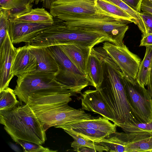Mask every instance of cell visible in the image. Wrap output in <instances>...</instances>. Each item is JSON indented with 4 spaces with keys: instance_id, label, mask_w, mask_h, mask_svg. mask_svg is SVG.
<instances>
[{
    "instance_id": "3",
    "label": "cell",
    "mask_w": 152,
    "mask_h": 152,
    "mask_svg": "<svg viewBox=\"0 0 152 152\" xmlns=\"http://www.w3.org/2000/svg\"><path fill=\"white\" fill-rule=\"evenodd\" d=\"M0 123L13 140L19 139L42 145L47 140L43 125L27 104L19 103L0 110Z\"/></svg>"
},
{
    "instance_id": "20",
    "label": "cell",
    "mask_w": 152,
    "mask_h": 152,
    "mask_svg": "<svg viewBox=\"0 0 152 152\" xmlns=\"http://www.w3.org/2000/svg\"><path fill=\"white\" fill-rule=\"evenodd\" d=\"M9 20L14 23H37L48 26L54 22L53 17L43 7L32 9L29 12Z\"/></svg>"
},
{
    "instance_id": "23",
    "label": "cell",
    "mask_w": 152,
    "mask_h": 152,
    "mask_svg": "<svg viewBox=\"0 0 152 152\" xmlns=\"http://www.w3.org/2000/svg\"><path fill=\"white\" fill-rule=\"evenodd\" d=\"M96 4L103 11L129 23L135 24V21L129 14L116 5L105 0H96Z\"/></svg>"
},
{
    "instance_id": "10",
    "label": "cell",
    "mask_w": 152,
    "mask_h": 152,
    "mask_svg": "<svg viewBox=\"0 0 152 152\" xmlns=\"http://www.w3.org/2000/svg\"><path fill=\"white\" fill-rule=\"evenodd\" d=\"M50 12L54 18L94 14L103 11L96 6V0H54Z\"/></svg>"
},
{
    "instance_id": "28",
    "label": "cell",
    "mask_w": 152,
    "mask_h": 152,
    "mask_svg": "<svg viewBox=\"0 0 152 152\" xmlns=\"http://www.w3.org/2000/svg\"><path fill=\"white\" fill-rule=\"evenodd\" d=\"M117 6L129 14L135 22L138 28L141 26L142 20L140 12L137 11L129 6L122 0H105Z\"/></svg>"
},
{
    "instance_id": "35",
    "label": "cell",
    "mask_w": 152,
    "mask_h": 152,
    "mask_svg": "<svg viewBox=\"0 0 152 152\" xmlns=\"http://www.w3.org/2000/svg\"><path fill=\"white\" fill-rule=\"evenodd\" d=\"M152 45V33L142 35L140 46Z\"/></svg>"
},
{
    "instance_id": "11",
    "label": "cell",
    "mask_w": 152,
    "mask_h": 152,
    "mask_svg": "<svg viewBox=\"0 0 152 152\" xmlns=\"http://www.w3.org/2000/svg\"><path fill=\"white\" fill-rule=\"evenodd\" d=\"M16 48L13 45L10 38L9 31L0 45V91L8 87L14 77L10 71Z\"/></svg>"
},
{
    "instance_id": "27",
    "label": "cell",
    "mask_w": 152,
    "mask_h": 152,
    "mask_svg": "<svg viewBox=\"0 0 152 152\" xmlns=\"http://www.w3.org/2000/svg\"><path fill=\"white\" fill-rule=\"evenodd\" d=\"M126 152H152V136L126 145Z\"/></svg>"
},
{
    "instance_id": "19",
    "label": "cell",
    "mask_w": 152,
    "mask_h": 152,
    "mask_svg": "<svg viewBox=\"0 0 152 152\" xmlns=\"http://www.w3.org/2000/svg\"><path fill=\"white\" fill-rule=\"evenodd\" d=\"M119 127L125 133L127 143L152 136V121L121 124Z\"/></svg>"
},
{
    "instance_id": "9",
    "label": "cell",
    "mask_w": 152,
    "mask_h": 152,
    "mask_svg": "<svg viewBox=\"0 0 152 152\" xmlns=\"http://www.w3.org/2000/svg\"><path fill=\"white\" fill-rule=\"evenodd\" d=\"M129 102L135 114L142 122L152 121V98L147 89L137 83L133 84L123 77Z\"/></svg>"
},
{
    "instance_id": "16",
    "label": "cell",
    "mask_w": 152,
    "mask_h": 152,
    "mask_svg": "<svg viewBox=\"0 0 152 152\" xmlns=\"http://www.w3.org/2000/svg\"><path fill=\"white\" fill-rule=\"evenodd\" d=\"M104 117H92L88 120L71 122L57 127L64 130L66 129L86 128L94 129L104 132L110 134L116 132L117 126Z\"/></svg>"
},
{
    "instance_id": "1",
    "label": "cell",
    "mask_w": 152,
    "mask_h": 152,
    "mask_svg": "<svg viewBox=\"0 0 152 152\" xmlns=\"http://www.w3.org/2000/svg\"><path fill=\"white\" fill-rule=\"evenodd\" d=\"M103 77L97 89L113 114L115 124H121L141 122L133 111L126 95L121 69L104 50L102 52Z\"/></svg>"
},
{
    "instance_id": "32",
    "label": "cell",
    "mask_w": 152,
    "mask_h": 152,
    "mask_svg": "<svg viewBox=\"0 0 152 152\" xmlns=\"http://www.w3.org/2000/svg\"><path fill=\"white\" fill-rule=\"evenodd\" d=\"M9 20L6 12L0 10V45L4 40L9 31Z\"/></svg>"
},
{
    "instance_id": "36",
    "label": "cell",
    "mask_w": 152,
    "mask_h": 152,
    "mask_svg": "<svg viewBox=\"0 0 152 152\" xmlns=\"http://www.w3.org/2000/svg\"><path fill=\"white\" fill-rule=\"evenodd\" d=\"M142 12H145L152 14V2L149 0H143L141 6Z\"/></svg>"
},
{
    "instance_id": "22",
    "label": "cell",
    "mask_w": 152,
    "mask_h": 152,
    "mask_svg": "<svg viewBox=\"0 0 152 152\" xmlns=\"http://www.w3.org/2000/svg\"><path fill=\"white\" fill-rule=\"evenodd\" d=\"M145 47V55L141 61L136 79L137 83L143 88H145L147 85L152 62V45H148Z\"/></svg>"
},
{
    "instance_id": "41",
    "label": "cell",
    "mask_w": 152,
    "mask_h": 152,
    "mask_svg": "<svg viewBox=\"0 0 152 152\" xmlns=\"http://www.w3.org/2000/svg\"><path fill=\"white\" fill-rule=\"evenodd\" d=\"M151 1L152 2V0H149Z\"/></svg>"
},
{
    "instance_id": "2",
    "label": "cell",
    "mask_w": 152,
    "mask_h": 152,
    "mask_svg": "<svg viewBox=\"0 0 152 152\" xmlns=\"http://www.w3.org/2000/svg\"><path fill=\"white\" fill-rule=\"evenodd\" d=\"M74 94L63 93L35 94L28 98L27 104L44 125L45 131L76 121L92 117L83 109L69 106Z\"/></svg>"
},
{
    "instance_id": "34",
    "label": "cell",
    "mask_w": 152,
    "mask_h": 152,
    "mask_svg": "<svg viewBox=\"0 0 152 152\" xmlns=\"http://www.w3.org/2000/svg\"><path fill=\"white\" fill-rule=\"evenodd\" d=\"M127 4L139 12H141V6L143 0H122Z\"/></svg>"
},
{
    "instance_id": "18",
    "label": "cell",
    "mask_w": 152,
    "mask_h": 152,
    "mask_svg": "<svg viewBox=\"0 0 152 152\" xmlns=\"http://www.w3.org/2000/svg\"><path fill=\"white\" fill-rule=\"evenodd\" d=\"M101 49L102 47L92 48L87 64L88 76L96 89L99 88L103 80V70Z\"/></svg>"
},
{
    "instance_id": "6",
    "label": "cell",
    "mask_w": 152,
    "mask_h": 152,
    "mask_svg": "<svg viewBox=\"0 0 152 152\" xmlns=\"http://www.w3.org/2000/svg\"><path fill=\"white\" fill-rule=\"evenodd\" d=\"M55 74L33 72L18 77L14 90L20 102L27 104L28 97L35 94L63 93L75 94L66 86L58 82Z\"/></svg>"
},
{
    "instance_id": "25",
    "label": "cell",
    "mask_w": 152,
    "mask_h": 152,
    "mask_svg": "<svg viewBox=\"0 0 152 152\" xmlns=\"http://www.w3.org/2000/svg\"><path fill=\"white\" fill-rule=\"evenodd\" d=\"M65 132L74 139V140L72 143L71 146L75 151H77L79 148L82 146L90 148L99 152L108 151V149L104 146L86 140L78 135L68 131Z\"/></svg>"
},
{
    "instance_id": "38",
    "label": "cell",
    "mask_w": 152,
    "mask_h": 152,
    "mask_svg": "<svg viewBox=\"0 0 152 152\" xmlns=\"http://www.w3.org/2000/svg\"><path fill=\"white\" fill-rule=\"evenodd\" d=\"M53 0H28V1L31 3H34L37 4L39 2H42L44 7L49 9L51 3Z\"/></svg>"
},
{
    "instance_id": "5",
    "label": "cell",
    "mask_w": 152,
    "mask_h": 152,
    "mask_svg": "<svg viewBox=\"0 0 152 152\" xmlns=\"http://www.w3.org/2000/svg\"><path fill=\"white\" fill-rule=\"evenodd\" d=\"M42 41L46 47L72 44L92 48L110 40L107 36L101 34L68 27L63 20L55 18L53 24L44 31Z\"/></svg>"
},
{
    "instance_id": "29",
    "label": "cell",
    "mask_w": 152,
    "mask_h": 152,
    "mask_svg": "<svg viewBox=\"0 0 152 152\" xmlns=\"http://www.w3.org/2000/svg\"><path fill=\"white\" fill-rule=\"evenodd\" d=\"M22 147L24 152H55L57 151L50 150L41 145L19 139L13 140Z\"/></svg>"
},
{
    "instance_id": "39",
    "label": "cell",
    "mask_w": 152,
    "mask_h": 152,
    "mask_svg": "<svg viewBox=\"0 0 152 152\" xmlns=\"http://www.w3.org/2000/svg\"><path fill=\"white\" fill-rule=\"evenodd\" d=\"M78 152H96L97 151L93 148L85 147H81L78 148L77 151Z\"/></svg>"
},
{
    "instance_id": "21",
    "label": "cell",
    "mask_w": 152,
    "mask_h": 152,
    "mask_svg": "<svg viewBox=\"0 0 152 152\" xmlns=\"http://www.w3.org/2000/svg\"><path fill=\"white\" fill-rule=\"evenodd\" d=\"M125 132L116 131L108 135L98 143L104 146L111 152H126L127 143Z\"/></svg>"
},
{
    "instance_id": "13",
    "label": "cell",
    "mask_w": 152,
    "mask_h": 152,
    "mask_svg": "<svg viewBox=\"0 0 152 152\" xmlns=\"http://www.w3.org/2000/svg\"><path fill=\"white\" fill-rule=\"evenodd\" d=\"M37 63L35 56L30 51L27 45L16 48L11 66L10 74L18 77L35 71Z\"/></svg>"
},
{
    "instance_id": "37",
    "label": "cell",
    "mask_w": 152,
    "mask_h": 152,
    "mask_svg": "<svg viewBox=\"0 0 152 152\" xmlns=\"http://www.w3.org/2000/svg\"><path fill=\"white\" fill-rule=\"evenodd\" d=\"M147 86V89L152 98V62L148 75Z\"/></svg>"
},
{
    "instance_id": "24",
    "label": "cell",
    "mask_w": 152,
    "mask_h": 152,
    "mask_svg": "<svg viewBox=\"0 0 152 152\" xmlns=\"http://www.w3.org/2000/svg\"><path fill=\"white\" fill-rule=\"evenodd\" d=\"M78 135L85 139L98 144L109 134L100 130L86 128H77L64 130Z\"/></svg>"
},
{
    "instance_id": "14",
    "label": "cell",
    "mask_w": 152,
    "mask_h": 152,
    "mask_svg": "<svg viewBox=\"0 0 152 152\" xmlns=\"http://www.w3.org/2000/svg\"><path fill=\"white\" fill-rule=\"evenodd\" d=\"M81 100L82 109L98 113L115 123L114 117L98 89L86 91Z\"/></svg>"
},
{
    "instance_id": "4",
    "label": "cell",
    "mask_w": 152,
    "mask_h": 152,
    "mask_svg": "<svg viewBox=\"0 0 152 152\" xmlns=\"http://www.w3.org/2000/svg\"><path fill=\"white\" fill-rule=\"evenodd\" d=\"M67 26L105 35L109 42L124 45L123 39L129 29L128 22L104 11L94 14L70 15L58 18Z\"/></svg>"
},
{
    "instance_id": "40",
    "label": "cell",
    "mask_w": 152,
    "mask_h": 152,
    "mask_svg": "<svg viewBox=\"0 0 152 152\" xmlns=\"http://www.w3.org/2000/svg\"><path fill=\"white\" fill-rule=\"evenodd\" d=\"M9 145L10 148L14 151L16 152H20L21 151L20 149L16 145L11 142H10L9 143Z\"/></svg>"
},
{
    "instance_id": "15",
    "label": "cell",
    "mask_w": 152,
    "mask_h": 152,
    "mask_svg": "<svg viewBox=\"0 0 152 152\" xmlns=\"http://www.w3.org/2000/svg\"><path fill=\"white\" fill-rule=\"evenodd\" d=\"M58 46L77 69L89 77L87 73V64L92 48L72 44Z\"/></svg>"
},
{
    "instance_id": "8",
    "label": "cell",
    "mask_w": 152,
    "mask_h": 152,
    "mask_svg": "<svg viewBox=\"0 0 152 152\" xmlns=\"http://www.w3.org/2000/svg\"><path fill=\"white\" fill-rule=\"evenodd\" d=\"M103 49L118 66L125 77L133 84L136 83L141 59L124 44L119 45L109 41L103 43Z\"/></svg>"
},
{
    "instance_id": "31",
    "label": "cell",
    "mask_w": 152,
    "mask_h": 152,
    "mask_svg": "<svg viewBox=\"0 0 152 152\" xmlns=\"http://www.w3.org/2000/svg\"><path fill=\"white\" fill-rule=\"evenodd\" d=\"M142 24L139 28L142 35L152 33V14L145 12H140Z\"/></svg>"
},
{
    "instance_id": "30",
    "label": "cell",
    "mask_w": 152,
    "mask_h": 152,
    "mask_svg": "<svg viewBox=\"0 0 152 152\" xmlns=\"http://www.w3.org/2000/svg\"><path fill=\"white\" fill-rule=\"evenodd\" d=\"M33 4L28 1L16 7L5 11L9 19H13L18 16L30 12L32 9Z\"/></svg>"
},
{
    "instance_id": "33",
    "label": "cell",
    "mask_w": 152,
    "mask_h": 152,
    "mask_svg": "<svg viewBox=\"0 0 152 152\" xmlns=\"http://www.w3.org/2000/svg\"><path fill=\"white\" fill-rule=\"evenodd\" d=\"M28 0H0V10H7L15 8Z\"/></svg>"
},
{
    "instance_id": "26",
    "label": "cell",
    "mask_w": 152,
    "mask_h": 152,
    "mask_svg": "<svg viewBox=\"0 0 152 152\" xmlns=\"http://www.w3.org/2000/svg\"><path fill=\"white\" fill-rule=\"evenodd\" d=\"M14 90L8 87L0 91V110L12 108L20 103Z\"/></svg>"
},
{
    "instance_id": "17",
    "label": "cell",
    "mask_w": 152,
    "mask_h": 152,
    "mask_svg": "<svg viewBox=\"0 0 152 152\" xmlns=\"http://www.w3.org/2000/svg\"><path fill=\"white\" fill-rule=\"evenodd\" d=\"M28 45L30 52L37 58V66L35 71L51 73L56 75L58 73V65L47 47Z\"/></svg>"
},
{
    "instance_id": "12",
    "label": "cell",
    "mask_w": 152,
    "mask_h": 152,
    "mask_svg": "<svg viewBox=\"0 0 152 152\" xmlns=\"http://www.w3.org/2000/svg\"><path fill=\"white\" fill-rule=\"evenodd\" d=\"M49 26L37 23H14L9 20V33L13 44H27Z\"/></svg>"
},
{
    "instance_id": "7",
    "label": "cell",
    "mask_w": 152,
    "mask_h": 152,
    "mask_svg": "<svg viewBox=\"0 0 152 152\" xmlns=\"http://www.w3.org/2000/svg\"><path fill=\"white\" fill-rule=\"evenodd\" d=\"M47 48L58 65L59 71L55 77L58 82L75 94H81V91L88 86H94L89 78L77 69L58 45Z\"/></svg>"
}]
</instances>
